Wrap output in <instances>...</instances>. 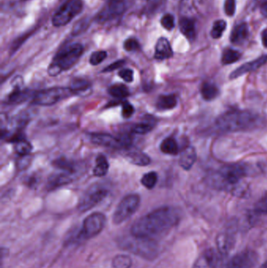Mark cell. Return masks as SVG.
<instances>
[{
	"label": "cell",
	"instance_id": "34",
	"mask_svg": "<svg viewBox=\"0 0 267 268\" xmlns=\"http://www.w3.org/2000/svg\"><path fill=\"white\" fill-rule=\"evenodd\" d=\"M226 28H227V23L225 20H217L213 25L212 29H211V37L213 39H220L225 31Z\"/></svg>",
	"mask_w": 267,
	"mask_h": 268
},
{
	"label": "cell",
	"instance_id": "25",
	"mask_svg": "<svg viewBox=\"0 0 267 268\" xmlns=\"http://www.w3.org/2000/svg\"><path fill=\"white\" fill-rule=\"evenodd\" d=\"M176 105L177 98L175 94L161 95L156 102V107L160 111L173 109Z\"/></svg>",
	"mask_w": 267,
	"mask_h": 268
},
{
	"label": "cell",
	"instance_id": "16",
	"mask_svg": "<svg viewBox=\"0 0 267 268\" xmlns=\"http://www.w3.org/2000/svg\"><path fill=\"white\" fill-rule=\"evenodd\" d=\"M267 56H263L255 61H250V62L245 63L243 65L239 67L237 69L234 70L233 72L230 74V78L231 80L233 79H237L240 76H244L246 73L251 72V71H255V70L259 69L262 65L266 63Z\"/></svg>",
	"mask_w": 267,
	"mask_h": 268
},
{
	"label": "cell",
	"instance_id": "2",
	"mask_svg": "<svg viewBox=\"0 0 267 268\" xmlns=\"http://www.w3.org/2000/svg\"><path fill=\"white\" fill-rule=\"evenodd\" d=\"M260 118L247 110H232L219 116L216 125L219 130L227 133L245 131L256 127Z\"/></svg>",
	"mask_w": 267,
	"mask_h": 268
},
{
	"label": "cell",
	"instance_id": "3",
	"mask_svg": "<svg viewBox=\"0 0 267 268\" xmlns=\"http://www.w3.org/2000/svg\"><path fill=\"white\" fill-rule=\"evenodd\" d=\"M83 54V46L80 43L71 44L60 51L52 60L48 68V74L57 76L64 71L72 68Z\"/></svg>",
	"mask_w": 267,
	"mask_h": 268
},
{
	"label": "cell",
	"instance_id": "1",
	"mask_svg": "<svg viewBox=\"0 0 267 268\" xmlns=\"http://www.w3.org/2000/svg\"><path fill=\"white\" fill-rule=\"evenodd\" d=\"M180 220L179 211L171 206H163L134 222L130 232L134 236L157 241L176 227Z\"/></svg>",
	"mask_w": 267,
	"mask_h": 268
},
{
	"label": "cell",
	"instance_id": "10",
	"mask_svg": "<svg viewBox=\"0 0 267 268\" xmlns=\"http://www.w3.org/2000/svg\"><path fill=\"white\" fill-rule=\"evenodd\" d=\"M259 261V255L254 250H245L235 254L221 268H254Z\"/></svg>",
	"mask_w": 267,
	"mask_h": 268
},
{
	"label": "cell",
	"instance_id": "29",
	"mask_svg": "<svg viewBox=\"0 0 267 268\" xmlns=\"http://www.w3.org/2000/svg\"><path fill=\"white\" fill-rule=\"evenodd\" d=\"M109 93L111 96L117 99H125L129 96V90L126 86L123 84H115L110 86Z\"/></svg>",
	"mask_w": 267,
	"mask_h": 268
},
{
	"label": "cell",
	"instance_id": "11",
	"mask_svg": "<svg viewBox=\"0 0 267 268\" xmlns=\"http://www.w3.org/2000/svg\"><path fill=\"white\" fill-rule=\"evenodd\" d=\"M90 140L94 144L112 149H126L130 147L132 139L129 136L116 137L108 133H93Z\"/></svg>",
	"mask_w": 267,
	"mask_h": 268
},
{
	"label": "cell",
	"instance_id": "23",
	"mask_svg": "<svg viewBox=\"0 0 267 268\" xmlns=\"http://www.w3.org/2000/svg\"><path fill=\"white\" fill-rule=\"evenodd\" d=\"M179 29L182 34L190 41L195 40L196 37L195 22L193 19L183 17L179 20Z\"/></svg>",
	"mask_w": 267,
	"mask_h": 268
},
{
	"label": "cell",
	"instance_id": "13",
	"mask_svg": "<svg viewBox=\"0 0 267 268\" xmlns=\"http://www.w3.org/2000/svg\"><path fill=\"white\" fill-rule=\"evenodd\" d=\"M125 10V4L124 0H109L97 16V20L99 22L113 20L122 15Z\"/></svg>",
	"mask_w": 267,
	"mask_h": 268
},
{
	"label": "cell",
	"instance_id": "35",
	"mask_svg": "<svg viewBox=\"0 0 267 268\" xmlns=\"http://www.w3.org/2000/svg\"><path fill=\"white\" fill-rule=\"evenodd\" d=\"M55 166L59 169H63L65 172L71 173L74 174L75 173V165L66 159H58L54 162Z\"/></svg>",
	"mask_w": 267,
	"mask_h": 268
},
{
	"label": "cell",
	"instance_id": "26",
	"mask_svg": "<svg viewBox=\"0 0 267 268\" xmlns=\"http://www.w3.org/2000/svg\"><path fill=\"white\" fill-rule=\"evenodd\" d=\"M162 152L166 155H176L179 153V145L176 139L173 137H169L164 139L160 145Z\"/></svg>",
	"mask_w": 267,
	"mask_h": 268
},
{
	"label": "cell",
	"instance_id": "5",
	"mask_svg": "<svg viewBox=\"0 0 267 268\" xmlns=\"http://www.w3.org/2000/svg\"><path fill=\"white\" fill-rule=\"evenodd\" d=\"M69 87H52L35 92L32 104L39 106H51L72 96Z\"/></svg>",
	"mask_w": 267,
	"mask_h": 268
},
{
	"label": "cell",
	"instance_id": "41",
	"mask_svg": "<svg viewBox=\"0 0 267 268\" xmlns=\"http://www.w3.org/2000/svg\"><path fill=\"white\" fill-rule=\"evenodd\" d=\"M119 76L126 83H132L134 80V72L130 68L122 69L119 72Z\"/></svg>",
	"mask_w": 267,
	"mask_h": 268
},
{
	"label": "cell",
	"instance_id": "14",
	"mask_svg": "<svg viewBox=\"0 0 267 268\" xmlns=\"http://www.w3.org/2000/svg\"><path fill=\"white\" fill-rule=\"evenodd\" d=\"M221 256L217 249L205 250L195 260L192 268H217L221 260Z\"/></svg>",
	"mask_w": 267,
	"mask_h": 268
},
{
	"label": "cell",
	"instance_id": "7",
	"mask_svg": "<svg viewBox=\"0 0 267 268\" xmlns=\"http://www.w3.org/2000/svg\"><path fill=\"white\" fill-rule=\"evenodd\" d=\"M141 205V197L137 194H129L125 196L117 206L113 214V222L121 225L129 220Z\"/></svg>",
	"mask_w": 267,
	"mask_h": 268
},
{
	"label": "cell",
	"instance_id": "44",
	"mask_svg": "<svg viewBox=\"0 0 267 268\" xmlns=\"http://www.w3.org/2000/svg\"><path fill=\"white\" fill-rule=\"evenodd\" d=\"M262 41L263 46L267 47V32L262 35Z\"/></svg>",
	"mask_w": 267,
	"mask_h": 268
},
{
	"label": "cell",
	"instance_id": "40",
	"mask_svg": "<svg viewBox=\"0 0 267 268\" xmlns=\"http://www.w3.org/2000/svg\"><path fill=\"white\" fill-rule=\"evenodd\" d=\"M135 112V108L134 105H131L129 102H125L122 105V115L125 118H129L132 116Z\"/></svg>",
	"mask_w": 267,
	"mask_h": 268
},
{
	"label": "cell",
	"instance_id": "38",
	"mask_svg": "<svg viewBox=\"0 0 267 268\" xmlns=\"http://www.w3.org/2000/svg\"><path fill=\"white\" fill-rule=\"evenodd\" d=\"M141 48L138 41L134 38H129L124 42V49L128 52H135Z\"/></svg>",
	"mask_w": 267,
	"mask_h": 268
},
{
	"label": "cell",
	"instance_id": "31",
	"mask_svg": "<svg viewBox=\"0 0 267 268\" xmlns=\"http://www.w3.org/2000/svg\"><path fill=\"white\" fill-rule=\"evenodd\" d=\"M132 265V258L128 255H117L112 260L113 268H131Z\"/></svg>",
	"mask_w": 267,
	"mask_h": 268
},
{
	"label": "cell",
	"instance_id": "18",
	"mask_svg": "<svg viewBox=\"0 0 267 268\" xmlns=\"http://www.w3.org/2000/svg\"><path fill=\"white\" fill-rule=\"evenodd\" d=\"M74 179V174L68 172L51 176L48 180V190L52 191V190L58 188L61 186L67 185V184L72 182Z\"/></svg>",
	"mask_w": 267,
	"mask_h": 268
},
{
	"label": "cell",
	"instance_id": "8",
	"mask_svg": "<svg viewBox=\"0 0 267 268\" xmlns=\"http://www.w3.org/2000/svg\"><path fill=\"white\" fill-rule=\"evenodd\" d=\"M83 9L82 0H67L52 17V23L55 27H62L68 24Z\"/></svg>",
	"mask_w": 267,
	"mask_h": 268
},
{
	"label": "cell",
	"instance_id": "37",
	"mask_svg": "<svg viewBox=\"0 0 267 268\" xmlns=\"http://www.w3.org/2000/svg\"><path fill=\"white\" fill-rule=\"evenodd\" d=\"M162 26L164 29L170 31L174 29L175 27V18L172 14H166L162 17L161 20Z\"/></svg>",
	"mask_w": 267,
	"mask_h": 268
},
{
	"label": "cell",
	"instance_id": "15",
	"mask_svg": "<svg viewBox=\"0 0 267 268\" xmlns=\"http://www.w3.org/2000/svg\"><path fill=\"white\" fill-rule=\"evenodd\" d=\"M124 156L131 163L140 166H146L151 162V159L144 152L134 147L124 149Z\"/></svg>",
	"mask_w": 267,
	"mask_h": 268
},
{
	"label": "cell",
	"instance_id": "6",
	"mask_svg": "<svg viewBox=\"0 0 267 268\" xmlns=\"http://www.w3.org/2000/svg\"><path fill=\"white\" fill-rule=\"evenodd\" d=\"M109 191L103 184H93L80 198L78 209L82 213L90 210L109 194Z\"/></svg>",
	"mask_w": 267,
	"mask_h": 268
},
{
	"label": "cell",
	"instance_id": "12",
	"mask_svg": "<svg viewBox=\"0 0 267 268\" xmlns=\"http://www.w3.org/2000/svg\"><path fill=\"white\" fill-rule=\"evenodd\" d=\"M247 169L242 164H228L223 165L218 171L219 177L222 181L229 185L238 184L246 176Z\"/></svg>",
	"mask_w": 267,
	"mask_h": 268
},
{
	"label": "cell",
	"instance_id": "24",
	"mask_svg": "<svg viewBox=\"0 0 267 268\" xmlns=\"http://www.w3.org/2000/svg\"><path fill=\"white\" fill-rule=\"evenodd\" d=\"M201 93L203 99L210 102L216 99L220 94V89L217 85L211 82H204L201 86Z\"/></svg>",
	"mask_w": 267,
	"mask_h": 268
},
{
	"label": "cell",
	"instance_id": "33",
	"mask_svg": "<svg viewBox=\"0 0 267 268\" xmlns=\"http://www.w3.org/2000/svg\"><path fill=\"white\" fill-rule=\"evenodd\" d=\"M157 173L151 171V172L147 173L143 176L141 178V184L143 186L147 189H153L155 187L157 182Z\"/></svg>",
	"mask_w": 267,
	"mask_h": 268
},
{
	"label": "cell",
	"instance_id": "39",
	"mask_svg": "<svg viewBox=\"0 0 267 268\" xmlns=\"http://www.w3.org/2000/svg\"><path fill=\"white\" fill-rule=\"evenodd\" d=\"M255 209L257 213L267 214V193H265L255 204Z\"/></svg>",
	"mask_w": 267,
	"mask_h": 268
},
{
	"label": "cell",
	"instance_id": "28",
	"mask_svg": "<svg viewBox=\"0 0 267 268\" xmlns=\"http://www.w3.org/2000/svg\"><path fill=\"white\" fill-rule=\"evenodd\" d=\"M155 124L156 120L152 116H148L147 121H143L141 124L134 126L132 128V133L135 134H141V135L147 134L154 129Z\"/></svg>",
	"mask_w": 267,
	"mask_h": 268
},
{
	"label": "cell",
	"instance_id": "20",
	"mask_svg": "<svg viewBox=\"0 0 267 268\" xmlns=\"http://www.w3.org/2000/svg\"><path fill=\"white\" fill-rule=\"evenodd\" d=\"M20 83H17L14 87V90L7 96V102L8 104H19L24 102L29 98H33L34 93L29 91L28 89H22Z\"/></svg>",
	"mask_w": 267,
	"mask_h": 268
},
{
	"label": "cell",
	"instance_id": "32",
	"mask_svg": "<svg viewBox=\"0 0 267 268\" xmlns=\"http://www.w3.org/2000/svg\"><path fill=\"white\" fill-rule=\"evenodd\" d=\"M241 58V54L238 51L232 49H226L222 54L221 62L224 65L237 62Z\"/></svg>",
	"mask_w": 267,
	"mask_h": 268
},
{
	"label": "cell",
	"instance_id": "17",
	"mask_svg": "<svg viewBox=\"0 0 267 268\" xmlns=\"http://www.w3.org/2000/svg\"><path fill=\"white\" fill-rule=\"evenodd\" d=\"M173 55V49L169 40L164 37L160 38L156 43L154 58L158 61H163L172 58Z\"/></svg>",
	"mask_w": 267,
	"mask_h": 268
},
{
	"label": "cell",
	"instance_id": "19",
	"mask_svg": "<svg viewBox=\"0 0 267 268\" xmlns=\"http://www.w3.org/2000/svg\"><path fill=\"white\" fill-rule=\"evenodd\" d=\"M73 94L77 96H88L92 92V85L88 80L75 78L71 82L69 86Z\"/></svg>",
	"mask_w": 267,
	"mask_h": 268
},
{
	"label": "cell",
	"instance_id": "42",
	"mask_svg": "<svg viewBox=\"0 0 267 268\" xmlns=\"http://www.w3.org/2000/svg\"><path fill=\"white\" fill-rule=\"evenodd\" d=\"M235 0H226L224 10L227 16H233L235 13Z\"/></svg>",
	"mask_w": 267,
	"mask_h": 268
},
{
	"label": "cell",
	"instance_id": "36",
	"mask_svg": "<svg viewBox=\"0 0 267 268\" xmlns=\"http://www.w3.org/2000/svg\"><path fill=\"white\" fill-rule=\"evenodd\" d=\"M108 57L106 51H99L93 52L90 58V63L93 66H97L103 62Z\"/></svg>",
	"mask_w": 267,
	"mask_h": 268
},
{
	"label": "cell",
	"instance_id": "22",
	"mask_svg": "<svg viewBox=\"0 0 267 268\" xmlns=\"http://www.w3.org/2000/svg\"><path fill=\"white\" fill-rule=\"evenodd\" d=\"M249 36V27L246 23H241L233 28L230 35L232 43L240 45L243 43Z\"/></svg>",
	"mask_w": 267,
	"mask_h": 268
},
{
	"label": "cell",
	"instance_id": "4",
	"mask_svg": "<svg viewBox=\"0 0 267 268\" xmlns=\"http://www.w3.org/2000/svg\"><path fill=\"white\" fill-rule=\"evenodd\" d=\"M157 241L145 238H138L131 234L130 237L124 238L122 242L125 250L132 252L148 260H151L157 256Z\"/></svg>",
	"mask_w": 267,
	"mask_h": 268
},
{
	"label": "cell",
	"instance_id": "43",
	"mask_svg": "<svg viewBox=\"0 0 267 268\" xmlns=\"http://www.w3.org/2000/svg\"><path fill=\"white\" fill-rule=\"evenodd\" d=\"M125 61H123V60H119V61H115V62L112 63L110 65L106 67L102 72H111V71L119 69V68H122V66L125 64Z\"/></svg>",
	"mask_w": 267,
	"mask_h": 268
},
{
	"label": "cell",
	"instance_id": "30",
	"mask_svg": "<svg viewBox=\"0 0 267 268\" xmlns=\"http://www.w3.org/2000/svg\"><path fill=\"white\" fill-rule=\"evenodd\" d=\"M14 151L21 156H26L33 151V148L32 143H29L24 139H20L14 142Z\"/></svg>",
	"mask_w": 267,
	"mask_h": 268
},
{
	"label": "cell",
	"instance_id": "27",
	"mask_svg": "<svg viewBox=\"0 0 267 268\" xmlns=\"http://www.w3.org/2000/svg\"><path fill=\"white\" fill-rule=\"evenodd\" d=\"M109 169V162L104 155H100L96 159V165L93 169V175L101 177L106 175Z\"/></svg>",
	"mask_w": 267,
	"mask_h": 268
},
{
	"label": "cell",
	"instance_id": "45",
	"mask_svg": "<svg viewBox=\"0 0 267 268\" xmlns=\"http://www.w3.org/2000/svg\"><path fill=\"white\" fill-rule=\"evenodd\" d=\"M262 13H263L264 15L267 16V4L264 5L263 8H262Z\"/></svg>",
	"mask_w": 267,
	"mask_h": 268
},
{
	"label": "cell",
	"instance_id": "21",
	"mask_svg": "<svg viewBox=\"0 0 267 268\" xmlns=\"http://www.w3.org/2000/svg\"><path fill=\"white\" fill-rule=\"evenodd\" d=\"M197 153L195 149L191 146L186 147L181 153L179 163L183 169L189 170L196 162Z\"/></svg>",
	"mask_w": 267,
	"mask_h": 268
},
{
	"label": "cell",
	"instance_id": "9",
	"mask_svg": "<svg viewBox=\"0 0 267 268\" xmlns=\"http://www.w3.org/2000/svg\"><path fill=\"white\" fill-rule=\"evenodd\" d=\"M106 221V216L103 213L99 212L92 213L83 221L78 238L87 240L97 236L104 228Z\"/></svg>",
	"mask_w": 267,
	"mask_h": 268
},
{
	"label": "cell",
	"instance_id": "46",
	"mask_svg": "<svg viewBox=\"0 0 267 268\" xmlns=\"http://www.w3.org/2000/svg\"><path fill=\"white\" fill-rule=\"evenodd\" d=\"M260 268H267V261H265V263L260 266Z\"/></svg>",
	"mask_w": 267,
	"mask_h": 268
}]
</instances>
